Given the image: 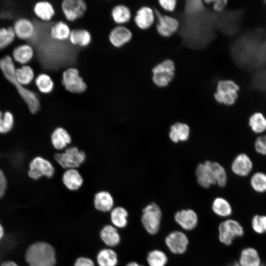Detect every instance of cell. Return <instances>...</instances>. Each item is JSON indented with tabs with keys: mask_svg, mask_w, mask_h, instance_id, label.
Instances as JSON below:
<instances>
[{
	"mask_svg": "<svg viewBox=\"0 0 266 266\" xmlns=\"http://www.w3.org/2000/svg\"><path fill=\"white\" fill-rule=\"evenodd\" d=\"M0 266H20L13 260H6L0 263Z\"/></svg>",
	"mask_w": 266,
	"mask_h": 266,
	"instance_id": "48",
	"label": "cell"
},
{
	"mask_svg": "<svg viewBox=\"0 0 266 266\" xmlns=\"http://www.w3.org/2000/svg\"><path fill=\"white\" fill-rule=\"evenodd\" d=\"M159 3L164 9L168 11H173L175 8L176 1L175 0H160Z\"/></svg>",
	"mask_w": 266,
	"mask_h": 266,
	"instance_id": "44",
	"label": "cell"
},
{
	"mask_svg": "<svg viewBox=\"0 0 266 266\" xmlns=\"http://www.w3.org/2000/svg\"><path fill=\"white\" fill-rule=\"evenodd\" d=\"M86 158V154L75 146L67 147L63 152L54 156L56 162L66 169H76L85 162Z\"/></svg>",
	"mask_w": 266,
	"mask_h": 266,
	"instance_id": "4",
	"label": "cell"
},
{
	"mask_svg": "<svg viewBox=\"0 0 266 266\" xmlns=\"http://www.w3.org/2000/svg\"><path fill=\"white\" fill-rule=\"evenodd\" d=\"M62 182L68 190L76 191L82 186L83 179L77 169L71 168L65 171L62 176Z\"/></svg>",
	"mask_w": 266,
	"mask_h": 266,
	"instance_id": "20",
	"label": "cell"
},
{
	"mask_svg": "<svg viewBox=\"0 0 266 266\" xmlns=\"http://www.w3.org/2000/svg\"><path fill=\"white\" fill-rule=\"evenodd\" d=\"M154 13L157 19L156 29L161 36L169 37L178 30L180 22L177 19L164 15L156 8Z\"/></svg>",
	"mask_w": 266,
	"mask_h": 266,
	"instance_id": "11",
	"label": "cell"
},
{
	"mask_svg": "<svg viewBox=\"0 0 266 266\" xmlns=\"http://www.w3.org/2000/svg\"><path fill=\"white\" fill-rule=\"evenodd\" d=\"M29 167V176L34 180L38 179L43 176L51 178L55 171L52 163L41 157H35L31 161Z\"/></svg>",
	"mask_w": 266,
	"mask_h": 266,
	"instance_id": "10",
	"label": "cell"
},
{
	"mask_svg": "<svg viewBox=\"0 0 266 266\" xmlns=\"http://www.w3.org/2000/svg\"><path fill=\"white\" fill-rule=\"evenodd\" d=\"M162 212L156 203L148 204L142 210L141 222L146 231L150 234H156L160 228Z\"/></svg>",
	"mask_w": 266,
	"mask_h": 266,
	"instance_id": "6",
	"label": "cell"
},
{
	"mask_svg": "<svg viewBox=\"0 0 266 266\" xmlns=\"http://www.w3.org/2000/svg\"><path fill=\"white\" fill-rule=\"evenodd\" d=\"M13 29L15 35L21 39H30L35 32V25L31 20L20 18L16 20Z\"/></svg>",
	"mask_w": 266,
	"mask_h": 266,
	"instance_id": "17",
	"label": "cell"
},
{
	"mask_svg": "<svg viewBox=\"0 0 266 266\" xmlns=\"http://www.w3.org/2000/svg\"><path fill=\"white\" fill-rule=\"evenodd\" d=\"M15 36L12 27L0 28V50L11 44L15 39Z\"/></svg>",
	"mask_w": 266,
	"mask_h": 266,
	"instance_id": "39",
	"label": "cell"
},
{
	"mask_svg": "<svg viewBox=\"0 0 266 266\" xmlns=\"http://www.w3.org/2000/svg\"><path fill=\"white\" fill-rule=\"evenodd\" d=\"M213 8L214 11L221 12L224 11L225 7L227 4L228 1L226 0H213Z\"/></svg>",
	"mask_w": 266,
	"mask_h": 266,
	"instance_id": "45",
	"label": "cell"
},
{
	"mask_svg": "<svg viewBox=\"0 0 266 266\" xmlns=\"http://www.w3.org/2000/svg\"><path fill=\"white\" fill-rule=\"evenodd\" d=\"M265 3H266V1H265Z\"/></svg>",
	"mask_w": 266,
	"mask_h": 266,
	"instance_id": "52",
	"label": "cell"
},
{
	"mask_svg": "<svg viewBox=\"0 0 266 266\" xmlns=\"http://www.w3.org/2000/svg\"><path fill=\"white\" fill-rule=\"evenodd\" d=\"M7 182L3 172L0 169V199H1L5 194Z\"/></svg>",
	"mask_w": 266,
	"mask_h": 266,
	"instance_id": "47",
	"label": "cell"
},
{
	"mask_svg": "<svg viewBox=\"0 0 266 266\" xmlns=\"http://www.w3.org/2000/svg\"><path fill=\"white\" fill-rule=\"evenodd\" d=\"M24 259L28 266H55L56 263L54 248L49 243L41 241L29 245Z\"/></svg>",
	"mask_w": 266,
	"mask_h": 266,
	"instance_id": "3",
	"label": "cell"
},
{
	"mask_svg": "<svg viewBox=\"0 0 266 266\" xmlns=\"http://www.w3.org/2000/svg\"><path fill=\"white\" fill-rule=\"evenodd\" d=\"M13 122V116L11 112L7 111L3 113L0 110V133H6L10 131Z\"/></svg>",
	"mask_w": 266,
	"mask_h": 266,
	"instance_id": "41",
	"label": "cell"
},
{
	"mask_svg": "<svg viewBox=\"0 0 266 266\" xmlns=\"http://www.w3.org/2000/svg\"><path fill=\"white\" fill-rule=\"evenodd\" d=\"M248 124L252 132L258 135L266 132V117L261 112L252 114L249 117Z\"/></svg>",
	"mask_w": 266,
	"mask_h": 266,
	"instance_id": "26",
	"label": "cell"
},
{
	"mask_svg": "<svg viewBox=\"0 0 266 266\" xmlns=\"http://www.w3.org/2000/svg\"><path fill=\"white\" fill-rule=\"evenodd\" d=\"M128 212L122 207L114 208L111 213V220L113 224L118 228H124L127 224Z\"/></svg>",
	"mask_w": 266,
	"mask_h": 266,
	"instance_id": "38",
	"label": "cell"
},
{
	"mask_svg": "<svg viewBox=\"0 0 266 266\" xmlns=\"http://www.w3.org/2000/svg\"><path fill=\"white\" fill-rule=\"evenodd\" d=\"M94 202L95 208L103 212L110 210L114 204V200L112 195L106 191H101L97 193L95 195Z\"/></svg>",
	"mask_w": 266,
	"mask_h": 266,
	"instance_id": "24",
	"label": "cell"
},
{
	"mask_svg": "<svg viewBox=\"0 0 266 266\" xmlns=\"http://www.w3.org/2000/svg\"><path fill=\"white\" fill-rule=\"evenodd\" d=\"M51 140L53 146L61 150L66 149L71 142V137L67 131L62 127H57L52 132Z\"/></svg>",
	"mask_w": 266,
	"mask_h": 266,
	"instance_id": "21",
	"label": "cell"
},
{
	"mask_svg": "<svg viewBox=\"0 0 266 266\" xmlns=\"http://www.w3.org/2000/svg\"><path fill=\"white\" fill-rule=\"evenodd\" d=\"M250 185L252 190L258 194L266 192V174L260 171L250 173Z\"/></svg>",
	"mask_w": 266,
	"mask_h": 266,
	"instance_id": "33",
	"label": "cell"
},
{
	"mask_svg": "<svg viewBox=\"0 0 266 266\" xmlns=\"http://www.w3.org/2000/svg\"><path fill=\"white\" fill-rule=\"evenodd\" d=\"M167 261L166 254L158 249L149 252L147 256V262L149 266H166Z\"/></svg>",
	"mask_w": 266,
	"mask_h": 266,
	"instance_id": "37",
	"label": "cell"
},
{
	"mask_svg": "<svg viewBox=\"0 0 266 266\" xmlns=\"http://www.w3.org/2000/svg\"><path fill=\"white\" fill-rule=\"evenodd\" d=\"M230 54L235 64L253 72L266 66V30L248 31L232 44Z\"/></svg>",
	"mask_w": 266,
	"mask_h": 266,
	"instance_id": "2",
	"label": "cell"
},
{
	"mask_svg": "<svg viewBox=\"0 0 266 266\" xmlns=\"http://www.w3.org/2000/svg\"><path fill=\"white\" fill-rule=\"evenodd\" d=\"M251 226L253 231L258 234L266 233V215H255L251 221Z\"/></svg>",
	"mask_w": 266,
	"mask_h": 266,
	"instance_id": "42",
	"label": "cell"
},
{
	"mask_svg": "<svg viewBox=\"0 0 266 266\" xmlns=\"http://www.w3.org/2000/svg\"><path fill=\"white\" fill-rule=\"evenodd\" d=\"M238 263L241 266H261V260L257 250L253 247L244 248L241 252Z\"/></svg>",
	"mask_w": 266,
	"mask_h": 266,
	"instance_id": "22",
	"label": "cell"
},
{
	"mask_svg": "<svg viewBox=\"0 0 266 266\" xmlns=\"http://www.w3.org/2000/svg\"><path fill=\"white\" fill-rule=\"evenodd\" d=\"M34 55V50L29 44H22L16 47L12 51L14 60L21 64H25L31 61Z\"/></svg>",
	"mask_w": 266,
	"mask_h": 266,
	"instance_id": "23",
	"label": "cell"
},
{
	"mask_svg": "<svg viewBox=\"0 0 266 266\" xmlns=\"http://www.w3.org/2000/svg\"><path fill=\"white\" fill-rule=\"evenodd\" d=\"M33 11L37 17L44 21L51 20L55 14L53 6L47 1L37 2L33 7Z\"/></svg>",
	"mask_w": 266,
	"mask_h": 266,
	"instance_id": "28",
	"label": "cell"
},
{
	"mask_svg": "<svg viewBox=\"0 0 266 266\" xmlns=\"http://www.w3.org/2000/svg\"><path fill=\"white\" fill-rule=\"evenodd\" d=\"M254 148L258 154L266 156V133L257 136L254 142Z\"/></svg>",
	"mask_w": 266,
	"mask_h": 266,
	"instance_id": "43",
	"label": "cell"
},
{
	"mask_svg": "<svg viewBox=\"0 0 266 266\" xmlns=\"http://www.w3.org/2000/svg\"><path fill=\"white\" fill-rule=\"evenodd\" d=\"M61 9L66 19L73 22L82 17L87 10V4L83 0H65Z\"/></svg>",
	"mask_w": 266,
	"mask_h": 266,
	"instance_id": "13",
	"label": "cell"
},
{
	"mask_svg": "<svg viewBox=\"0 0 266 266\" xmlns=\"http://www.w3.org/2000/svg\"><path fill=\"white\" fill-rule=\"evenodd\" d=\"M165 243L172 253L182 254L186 251L189 240L185 233L180 231H175L166 236Z\"/></svg>",
	"mask_w": 266,
	"mask_h": 266,
	"instance_id": "12",
	"label": "cell"
},
{
	"mask_svg": "<svg viewBox=\"0 0 266 266\" xmlns=\"http://www.w3.org/2000/svg\"><path fill=\"white\" fill-rule=\"evenodd\" d=\"M68 40L73 45L86 47L91 42L90 33L85 29H74L71 31Z\"/></svg>",
	"mask_w": 266,
	"mask_h": 266,
	"instance_id": "27",
	"label": "cell"
},
{
	"mask_svg": "<svg viewBox=\"0 0 266 266\" xmlns=\"http://www.w3.org/2000/svg\"><path fill=\"white\" fill-rule=\"evenodd\" d=\"M126 266H143L140 265L136 262H133L128 264Z\"/></svg>",
	"mask_w": 266,
	"mask_h": 266,
	"instance_id": "50",
	"label": "cell"
},
{
	"mask_svg": "<svg viewBox=\"0 0 266 266\" xmlns=\"http://www.w3.org/2000/svg\"><path fill=\"white\" fill-rule=\"evenodd\" d=\"M250 84L253 90L266 97V66L253 72Z\"/></svg>",
	"mask_w": 266,
	"mask_h": 266,
	"instance_id": "29",
	"label": "cell"
},
{
	"mask_svg": "<svg viewBox=\"0 0 266 266\" xmlns=\"http://www.w3.org/2000/svg\"><path fill=\"white\" fill-rule=\"evenodd\" d=\"M97 262L100 266H115L117 263V255L111 249H103L97 256Z\"/></svg>",
	"mask_w": 266,
	"mask_h": 266,
	"instance_id": "35",
	"label": "cell"
},
{
	"mask_svg": "<svg viewBox=\"0 0 266 266\" xmlns=\"http://www.w3.org/2000/svg\"><path fill=\"white\" fill-rule=\"evenodd\" d=\"M155 17L154 11L151 8L143 6L137 11L134 21L139 29L146 30L153 24Z\"/></svg>",
	"mask_w": 266,
	"mask_h": 266,
	"instance_id": "19",
	"label": "cell"
},
{
	"mask_svg": "<svg viewBox=\"0 0 266 266\" xmlns=\"http://www.w3.org/2000/svg\"><path fill=\"white\" fill-rule=\"evenodd\" d=\"M211 163V162L207 161L203 164H200L196 170L198 183L204 188H209L211 185L216 183Z\"/></svg>",
	"mask_w": 266,
	"mask_h": 266,
	"instance_id": "15",
	"label": "cell"
},
{
	"mask_svg": "<svg viewBox=\"0 0 266 266\" xmlns=\"http://www.w3.org/2000/svg\"><path fill=\"white\" fill-rule=\"evenodd\" d=\"M62 83L66 91L73 94L83 93L87 89L85 82L75 67H69L64 70Z\"/></svg>",
	"mask_w": 266,
	"mask_h": 266,
	"instance_id": "9",
	"label": "cell"
},
{
	"mask_svg": "<svg viewBox=\"0 0 266 266\" xmlns=\"http://www.w3.org/2000/svg\"><path fill=\"white\" fill-rule=\"evenodd\" d=\"M132 37V33L129 29L124 26L119 25L110 31L108 39L113 46L119 48L129 42Z\"/></svg>",
	"mask_w": 266,
	"mask_h": 266,
	"instance_id": "18",
	"label": "cell"
},
{
	"mask_svg": "<svg viewBox=\"0 0 266 266\" xmlns=\"http://www.w3.org/2000/svg\"><path fill=\"white\" fill-rule=\"evenodd\" d=\"M5 230L3 225L0 223V241L4 237Z\"/></svg>",
	"mask_w": 266,
	"mask_h": 266,
	"instance_id": "49",
	"label": "cell"
},
{
	"mask_svg": "<svg viewBox=\"0 0 266 266\" xmlns=\"http://www.w3.org/2000/svg\"><path fill=\"white\" fill-rule=\"evenodd\" d=\"M152 72L154 84L160 87H166L174 77V63L169 59L165 60L154 66Z\"/></svg>",
	"mask_w": 266,
	"mask_h": 266,
	"instance_id": "8",
	"label": "cell"
},
{
	"mask_svg": "<svg viewBox=\"0 0 266 266\" xmlns=\"http://www.w3.org/2000/svg\"><path fill=\"white\" fill-rule=\"evenodd\" d=\"M100 236L105 244L109 246H114L120 241V236L117 230L110 225H106L102 229Z\"/></svg>",
	"mask_w": 266,
	"mask_h": 266,
	"instance_id": "34",
	"label": "cell"
},
{
	"mask_svg": "<svg viewBox=\"0 0 266 266\" xmlns=\"http://www.w3.org/2000/svg\"><path fill=\"white\" fill-rule=\"evenodd\" d=\"M174 220L182 229L189 231L197 227L198 217L196 212L192 209H182L175 214Z\"/></svg>",
	"mask_w": 266,
	"mask_h": 266,
	"instance_id": "16",
	"label": "cell"
},
{
	"mask_svg": "<svg viewBox=\"0 0 266 266\" xmlns=\"http://www.w3.org/2000/svg\"><path fill=\"white\" fill-rule=\"evenodd\" d=\"M253 165L249 156L244 153L237 154L233 158L231 169L233 173L237 177H247L252 172Z\"/></svg>",
	"mask_w": 266,
	"mask_h": 266,
	"instance_id": "14",
	"label": "cell"
},
{
	"mask_svg": "<svg viewBox=\"0 0 266 266\" xmlns=\"http://www.w3.org/2000/svg\"><path fill=\"white\" fill-rule=\"evenodd\" d=\"M189 135L190 128L186 124L177 122L172 125L170 128L169 136L170 140L174 143L187 140Z\"/></svg>",
	"mask_w": 266,
	"mask_h": 266,
	"instance_id": "25",
	"label": "cell"
},
{
	"mask_svg": "<svg viewBox=\"0 0 266 266\" xmlns=\"http://www.w3.org/2000/svg\"><path fill=\"white\" fill-rule=\"evenodd\" d=\"M179 17L182 43L192 49L205 48L216 38V31L226 35L228 32L227 11H211L200 0L186 1L184 10Z\"/></svg>",
	"mask_w": 266,
	"mask_h": 266,
	"instance_id": "1",
	"label": "cell"
},
{
	"mask_svg": "<svg viewBox=\"0 0 266 266\" xmlns=\"http://www.w3.org/2000/svg\"><path fill=\"white\" fill-rule=\"evenodd\" d=\"M70 32L69 26L66 23L59 21L51 27L50 35L53 39L64 41L68 39Z\"/></svg>",
	"mask_w": 266,
	"mask_h": 266,
	"instance_id": "30",
	"label": "cell"
},
{
	"mask_svg": "<svg viewBox=\"0 0 266 266\" xmlns=\"http://www.w3.org/2000/svg\"><path fill=\"white\" fill-rule=\"evenodd\" d=\"M111 15L114 22L121 25L128 23L132 16L129 8L123 4L114 6L111 10Z\"/></svg>",
	"mask_w": 266,
	"mask_h": 266,
	"instance_id": "31",
	"label": "cell"
},
{
	"mask_svg": "<svg viewBox=\"0 0 266 266\" xmlns=\"http://www.w3.org/2000/svg\"><path fill=\"white\" fill-rule=\"evenodd\" d=\"M212 209L213 212L221 217H227L231 215L233 212L230 203L225 199L218 197L213 201Z\"/></svg>",
	"mask_w": 266,
	"mask_h": 266,
	"instance_id": "32",
	"label": "cell"
},
{
	"mask_svg": "<svg viewBox=\"0 0 266 266\" xmlns=\"http://www.w3.org/2000/svg\"><path fill=\"white\" fill-rule=\"evenodd\" d=\"M74 266H95V265L92 260L85 257H80L76 260Z\"/></svg>",
	"mask_w": 266,
	"mask_h": 266,
	"instance_id": "46",
	"label": "cell"
},
{
	"mask_svg": "<svg viewBox=\"0 0 266 266\" xmlns=\"http://www.w3.org/2000/svg\"><path fill=\"white\" fill-rule=\"evenodd\" d=\"M219 239L223 244L230 245L236 237H241L244 234V229L241 225L236 220L227 219L219 225Z\"/></svg>",
	"mask_w": 266,
	"mask_h": 266,
	"instance_id": "7",
	"label": "cell"
},
{
	"mask_svg": "<svg viewBox=\"0 0 266 266\" xmlns=\"http://www.w3.org/2000/svg\"><path fill=\"white\" fill-rule=\"evenodd\" d=\"M228 266H241L239 265L238 262H235L233 263L232 264L229 265Z\"/></svg>",
	"mask_w": 266,
	"mask_h": 266,
	"instance_id": "51",
	"label": "cell"
},
{
	"mask_svg": "<svg viewBox=\"0 0 266 266\" xmlns=\"http://www.w3.org/2000/svg\"><path fill=\"white\" fill-rule=\"evenodd\" d=\"M211 166L214 173L216 183L221 187L225 186L227 182V174L225 169L217 162H211Z\"/></svg>",
	"mask_w": 266,
	"mask_h": 266,
	"instance_id": "40",
	"label": "cell"
},
{
	"mask_svg": "<svg viewBox=\"0 0 266 266\" xmlns=\"http://www.w3.org/2000/svg\"><path fill=\"white\" fill-rule=\"evenodd\" d=\"M35 83L38 90L44 94L51 92L54 87V83L51 76L44 73H40L36 76Z\"/></svg>",
	"mask_w": 266,
	"mask_h": 266,
	"instance_id": "36",
	"label": "cell"
},
{
	"mask_svg": "<svg viewBox=\"0 0 266 266\" xmlns=\"http://www.w3.org/2000/svg\"><path fill=\"white\" fill-rule=\"evenodd\" d=\"M239 86L231 80H221L218 81L214 97L216 100L226 105L234 104L238 98Z\"/></svg>",
	"mask_w": 266,
	"mask_h": 266,
	"instance_id": "5",
	"label": "cell"
}]
</instances>
